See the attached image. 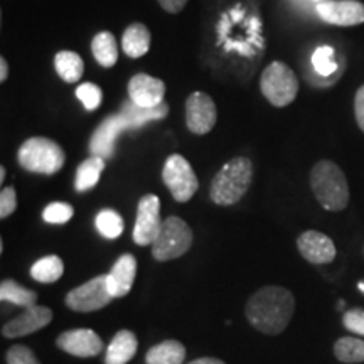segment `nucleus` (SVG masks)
<instances>
[{
  "label": "nucleus",
  "mask_w": 364,
  "mask_h": 364,
  "mask_svg": "<svg viewBox=\"0 0 364 364\" xmlns=\"http://www.w3.org/2000/svg\"><path fill=\"white\" fill-rule=\"evenodd\" d=\"M294 311L295 299L290 290L279 285H267L250 297L245 314L255 329L267 336H277L290 324Z\"/></svg>",
  "instance_id": "nucleus-1"
},
{
  "label": "nucleus",
  "mask_w": 364,
  "mask_h": 364,
  "mask_svg": "<svg viewBox=\"0 0 364 364\" xmlns=\"http://www.w3.org/2000/svg\"><path fill=\"white\" fill-rule=\"evenodd\" d=\"M311 188L327 211H343L349 203V186L344 172L332 161H318L311 171Z\"/></svg>",
  "instance_id": "nucleus-2"
},
{
  "label": "nucleus",
  "mask_w": 364,
  "mask_h": 364,
  "mask_svg": "<svg viewBox=\"0 0 364 364\" xmlns=\"http://www.w3.org/2000/svg\"><path fill=\"white\" fill-rule=\"evenodd\" d=\"M252 179V161L247 157H235L218 171V174L211 182L209 196L218 206H231L247 194Z\"/></svg>",
  "instance_id": "nucleus-3"
},
{
  "label": "nucleus",
  "mask_w": 364,
  "mask_h": 364,
  "mask_svg": "<svg viewBox=\"0 0 364 364\" xmlns=\"http://www.w3.org/2000/svg\"><path fill=\"white\" fill-rule=\"evenodd\" d=\"M22 169L34 174L53 176L65 166V150L53 140L44 136H33L21 145L17 154Z\"/></svg>",
  "instance_id": "nucleus-4"
},
{
  "label": "nucleus",
  "mask_w": 364,
  "mask_h": 364,
  "mask_svg": "<svg viewBox=\"0 0 364 364\" xmlns=\"http://www.w3.org/2000/svg\"><path fill=\"white\" fill-rule=\"evenodd\" d=\"M194 235L191 226L177 216L164 220L161 231L152 243V255L157 262H169L189 252Z\"/></svg>",
  "instance_id": "nucleus-5"
},
{
  "label": "nucleus",
  "mask_w": 364,
  "mask_h": 364,
  "mask_svg": "<svg viewBox=\"0 0 364 364\" xmlns=\"http://www.w3.org/2000/svg\"><path fill=\"white\" fill-rule=\"evenodd\" d=\"M260 88L263 97L273 107L284 108L290 105L299 93V80L295 73L285 63L275 61L262 73Z\"/></svg>",
  "instance_id": "nucleus-6"
},
{
  "label": "nucleus",
  "mask_w": 364,
  "mask_h": 364,
  "mask_svg": "<svg viewBox=\"0 0 364 364\" xmlns=\"http://www.w3.org/2000/svg\"><path fill=\"white\" fill-rule=\"evenodd\" d=\"M162 181L177 203H188L199 188V181L193 167L179 154L171 156L164 164Z\"/></svg>",
  "instance_id": "nucleus-7"
},
{
  "label": "nucleus",
  "mask_w": 364,
  "mask_h": 364,
  "mask_svg": "<svg viewBox=\"0 0 364 364\" xmlns=\"http://www.w3.org/2000/svg\"><path fill=\"white\" fill-rule=\"evenodd\" d=\"M115 299L108 289V277L100 275L68 292L65 302L75 312H95Z\"/></svg>",
  "instance_id": "nucleus-8"
},
{
  "label": "nucleus",
  "mask_w": 364,
  "mask_h": 364,
  "mask_svg": "<svg viewBox=\"0 0 364 364\" xmlns=\"http://www.w3.org/2000/svg\"><path fill=\"white\" fill-rule=\"evenodd\" d=\"M161 220V201L157 196L147 194L139 201L136 220L134 226V241L140 247L152 245L162 228Z\"/></svg>",
  "instance_id": "nucleus-9"
},
{
  "label": "nucleus",
  "mask_w": 364,
  "mask_h": 364,
  "mask_svg": "<svg viewBox=\"0 0 364 364\" xmlns=\"http://www.w3.org/2000/svg\"><path fill=\"white\" fill-rule=\"evenodd\" d=\"M218 110L213 98L203 91H194L186 102V124L196 135H206L215 129Z\"/></svg>",
  "instance_id": "nucleus-10"
},
{
  "label": "nucleus",
  "mask_w": 364,
  "mask_h": 364,
  "mask_svg": "<svg viewBox=\"0 0 364 364\" xmlns=\"http://www.w3.org/2000/svg\"><path fill=\"white\" fill-rule=\"evenodd\" d=\"M316 12L332 26L351 27L364 22V4L358 0H324L317 4Z\"/></svg>",
  "instance_id": "nucleus-11"
},
{
  "label": "nucleus",
  "mask_w": 364,
  "mask_h": 364,
  "mask_svg": "<svg viewBox=\"0 0 364 364\" xmlns=\"http://www.w3.org/2000/svg\"><path fill=\"white\" fill-rule=\"evenodd\" d=\"M132 129L129 118L124 113H118V115L108 117L102 125L98 127L93 136H91L90 142V152L91 156L102 157L107 161L113 156V149H115V140L122 132Z\"/></svg>",
  "instance_id": "nucleus-12"
},
{
  "label": "nucleus",
  "mask_w": 364,
  "mask_h": 364,
  "mask_svg": "<svg viewBox=\"0 0 364 364\" xmlns=\"http://www.w3.org/2000/svg\"><path fill=\"white\" fill-rule=\"evenodd\" d=\"M58 348L76 358H93L103 351V341L91 329H73L58 336Z\"/></svg>",
  "instance_id": "nucleus-13"
},
{
  "label": "nucleus",
  "mask_w": 364,
  "mask_h": 364,
  "mask_svg": "<svg viewBox=\"0 0 364 364\" xmlns=\"http://www.w3.org/2000/svg\"><path fill=\"white\" fill-rule=\"evenodd\" d=\"M53 321V311L44 306L27 307L24 312L19 314L16 318L9 321L2 327V336L7 339L14 338H24V336L33 334L36 331L44 329L49 322Z\"/></svg>",
  "instance_id": "nucleus-14"
},
{
  "label": "nucleus",
  "mask_w": 364,
  "mask_h": 364,
  "mask_svg": "<svg viewBox=\"0 0 364 364\" xmlns=\"http://www.w3.org/2000/svg\"><path fill=\"white\" fill-rule=\"evenodd\" d=\"M299 253L314 265H327L336 258V245L321 231H304L297 240Z\"/></svg>",
  "instance_id": "nucleus-15"
},
{
  "label": "nucleus",
  "mask_w": 364,
  "mask_h": 364,
  "mask_svg": "<svg viewBox=\"0 0 364 364\" xmlns=\"http://www.w3.org/2000/svg\"><path fill=\"white\" fill-rule=\"evenodd\" d=\"M164 95H166V85L162 80L154 78V76L135 75L129 83V97L130 102L142 108H154L164 103Z\"/></svg>",
  "instance_id": "nucleus-16"
},
{
  "label": "nucleus",
  "mask_w": 364,
  "mask_h": 364,
  "mask_svg": "<svg viewBox=\"0 0 364 364\" xmlns=\"http://www.w3.org/2000/svg\"><path fill=\"white\" fill-rule=\"evenodd\" d=\"M108 289L115 299L125 297L134 287L136 277V260L134 255L125 253L115 262L108 273Z\"/></svg>",
  "instance_id": "nucleus-17"
},
{
  "label": "nucleus",
  "mask_w": 364,
  "mask_h": 364,
  "mask_svg": "<svg viewBox=\"0 0 364 364\" xmlns=\"http://www.w3.org/2000/svg\"><path fill=\"white\" fill-rule=\"evenodd\" d=\"M139 341L132 331H118L105 354V364H127L135 356Z\"/></svg>",
  "instance_id": "nucleus-18"
},
{
  "label": "nucleus",
  "mask_w": 364,
  "mask_h": 364,
  "mask_svg": "<svg viewBox=\"0 0 364 364\" xmlns=\"http://www.w3.org/2000/svg\"><path fill=\"white\" fill-rule=\"evenodd\" d=\"M186 359V348L176 339L162 341L149 349L145 364H182Z\"/></svg>",
  "instance_id": "nucleus-19"
},
{
  "label": "nucleus",
  "mask_w": 364,
  "mask_h": 364,
  "mask_svg": "<svg viewBox=\"0 0 364 364\" xmlns=\"http://www.w3.org/2000/svg\"><path fill=\"white\" fill-rule=\"evenodd\" d=\"M124 51L129 58H142L150 48V33L144 24H132L124 33Z\"/></svg>",
  "instance_id": "nucleus-20"
},
{
  "label": "nucleus",
  "mask_w": 364,
  "mask_h": 364,
  "mask_svg": "<svg viewBox=\"0 0 364 364\" xmlns=\"http://www.w3.org/2000/svg\"><path fill=\"white\" fill-rule=\"evenodd\" d=\"M105 169V159L91 156L80 164L78 171H76V182L75 188L78 193H85V191L93 189L98 184L100 176Z\"/></svg>",
  "instance_id": "nucleus-21"
},
{
  "label": "nucleus",
  "mask_w": 364,
  "mask_h": 364,
  "mask_svg": "<svg viewBox=\"0 0 364 364\" xmlns=\"http://www.w3.org/2000/svg\"><path fill=\"white\" fill-rule=\"evenodd\" d=\"M65 273V263L56 255H48L38 260L31 268V277L39 284H54Z\"/></svg>",
  "instance_id": "nucleus-22"
},
{
  "label": "nucleus",
  "mask_w": 364,
  "mask_h": 364,
  "mask_svg": "<svg viewBox=\"0 0 364 364\" xmlns=\"http://www.w3.org/2000/svg\"><path fill=\"white\" fill-rule=\"evenodd\" d=\"M122 113L129 118L132 129H135V127L149 124V122L152 120H162V118L169 113V107H167L166 103H161L159 107L154 108H142L134 102H127L124 103V107H122Z\"/></svg>",
  "instance_id": "nucleus-23"
},
{
  "label": "nucleus",
  "mask_w": 364,
  "mask_h": 364,
  "mask_svg": "<svg viewBox=\"0 0 364 364\" xmlns=\"http://www.w3.org/2000/svg\"><path fill=\"white\" fill-rule=\"evenodd\" d=\"M91 51L93 56L103 68H112L115 66L118 59V48H117V39L112 33H100L91 41Z\"/></svg>",
  "instance_id": "nucleus-24"
},
{
  "label": "nucleus",
  "mask_w": 364,
  "mask_h": 364,
  "mask_svg": "<svg viewBox=\"0 0 364 364\" xmlns=\"http://www.w3.org/2000/svg\"><path fill=\"white\" fill-rule=\"evenodd\" d=\"M54 65H56L58 75L61 76V80H65L66 83H76V81L83 76V59H81L80 54L73 51L58 53L56 59H54Z\"/></svg>",
  "instance_id": "nucleus-25"
},
{
  "label": "nucleus",
  "mask_w": 364,
  "mask_h": 364,
  "mask_svg": "<svg viewBox=\"0 0 364 364\" xmlns=\"http://www.w3.org/2000/svg\"><path fill=\"white\" fill-rule=\"evenodd\" d=\"M0 300L2 302H11L14 306L19 307H33L38 300V294L33 290L26 289L14 280H4L0 285Z\"/></svg>",
  "instance_id": "nucleus-26"
},
{
  "label": "nucleus",
  "mask_w": 364,
  "mask_h": 364,
  "mask_svg": "<svg viewBox=\"0 0 364 364\" xmlns=\"http://www.w3.org/2000/svg\"><path fill=\"white\" fill-rule=\"evenodd\" d=\"M334 354L341 363H364V339L341 338L334 344Z\"/></svg>",
  "instance_id": "nucleus-27"
},
{
  "label": "nucleus",
  "mask_w": 364,
  "mask_h": 364,
  "mask_svg": "<svg viewBox=\"0 0 364 364\" xmlns=\"http://www.w3.org/2000/svg\"><path fill=\"white\" fill-rule=\"evenodd\" d=\"M97 230L107 240H115L124 231V220L113 209H103L97 216Z\"/></svg>",
  "instance_id": "nucleus-28"
},
{
  "label": "nucleus",
  "mask_w": 364,
  "mask_h": 364,
  "mask_svg": "<svg viewBox=\"0 0 364 364\" xmlns=\"http://www.w3.org/2000/svg\"><path fill=\"white\" fill-rule=\"evenodd\" d=\"M312 66L317 75L329 78L338 71V63L334 59V49L331 46H318L312 54Z\"/></svg>",
  "instance_id": "nucleus-29"
},
{
  "label": "nucleus",
  "mask_w": 364,
  "mask_h": 364,
  "mask_svg": "<svg viewBox=\"0 0 364 364\" xmlns=\"http://www.w3.org/2000/svg\"><path fill=\"white\" fill-rule=\"evenodd\" d=\"M73 208L68 203H51L44 209L43 218L49 225H63L73 218Z\"/></svg>",
  "instance_id": "nucleus-30"
},
{
  "label": "nucleus",
  "mask_w": 364,
  "mask_h": 364,
  "mask_svg": "<svg viewBox=\"0 0 364 364\" xmlns=\"http://www.w3.org/2000/svg\"><path fill=\"white\" fill-rule=\"evenodd\" d=\"M76 97L81 100V103L85 105L86 110L91 112V110H97L100 107V103H102L103 100V93L97 85L83 83L78 86V90H76Z\"/></svg>",
  "instance_id": "nucleus-31"
},
{
  "label": "nucleus",
  "mask_w": 364,
  "mask_h": 364,
  "mask_svg": "<svg viewBox=\"0 0 364 364\" xmlns=\"http://www.w3.org/2000/svg\"><path fill=\"white\" fill-rule=\"evenodd\" d=\"M7 364H41L27 346H12L7 351Z\"/></svg>",
  "instance_id": "nucleus-32"
},
{
  "label": "nucleus",
  "mask_w": 364,
  "mask_h": 364,
  "mask_svg": "<svg viewBox=\"0 0 364 364\" xmlns=\"http://www.w3.org/2000/svg\"><path fill=\"white\" fill-rule=\"evenodd\" d=\"M343 324L348 331H351L353 334L363 336L364 338V311L363 309H353L348 311L343 317Z\"/></svg>",
  "instance_id": "nucleus-33"
},
{
  "label": "nucleus",
  "mask_w": 364,
  "mask_h": 364,
  "mask_svg": "<svg viewBox=\"0 0 364 364\" xmlns=\"http://www.w3.org/2000/svg\"><path fill=\"white\" fill-rule=\"evenodd\" d=\"M17 208V196L16 189L12 186L9 188H4L2 193H0V218L6 220L7 216H11Z\"/></svg>",
  "instance_id": "nucleus-34"
},
{
  "label": "nucleus",
  "mask_w": 364,
  "mask_h": 364,
  "mask_svg": "<svg viewBox=\"0 0 364 364\" xmlns=\"http://www.w3.org/2000/svg\"><path fill=\"white\" fill-rule=\"evenodd\" d=\"M354 115H356L358 127L364 132V85L358 90L354 97Z\"/></svg>",
  "instance_id": "nucleus-35"
},
{
  "label": "nucleus",
  "mask_w": 364,
  "mask_h": 364,
  "mask_svg": "<svg viewBox=\"0 0 364 364\" xmlns=\"http://www.w3.org/2000/svg\"><path fill=\"white\" fill-rule=\"evenodd\" d=\"M159 4H161V7L166 12L177 14V12H181L182 9L186 7L188 0H159Z\"/></svg>",
  "instance_id": "nucleus-36"
},
{
  "label": "nucleus",
  "mask_w": 364,
  "mask_h": 364,
  "mask_svg": "<svg viewBox=\"0 0 364 364\" xmlns=\"http://www.w3.org/2000/svg\"><path fill=\"white\" fill-rule=\"evenodd\" d=\"M188 364H225V363H223L221 359H216V358H199Z\"/></svg>",
  "instance_id": "nucleus-37"
},
{
  "label": "nucleus",
  "mask_w": 364,
  "mask_h": 364,
  "mask_svg": "<svg viewBox=\"0 0 364 364\" xmlns=\"http://www.w3.org/2000/svg\"><path fill=\"white\" fill-rule=\"evenodd\" d=\"M9 75V66L7 61L4 58H0V81H6Z\"/></svg>",
  "instance_id": "nucleus-38"
},
{
  "label": "nucleus",
  "mask_w": 364,
  "mask_h": 364,
  "mask_svg": "<svg viewBox=\"0 0 364 364\" xmlns=\"http://www.w3.org/2000/svg\"><path fill=\"white\" fill-rule=\"evenodd\" d=\"M4 179H6V169H4V167H0V181L4 182Z\"/></svg>",
  "instance_id": "nucleus-39"
},
{
  "label": "nucleus",
  "mask_w": 364,
  "mask_h": 364,
  "mask_svg": "<svg viewBox=\"0 0 364 364\" xmlns=\"http://www.w3.org/2000/svg\"><path fill=\"white\" fill-rule=\"evenodd\" d=\"M358 287H359V290H361V292H364V282H359Z\"/></svg>",
  "instance_id": "nucleus-40"
},
{
  "label": "nucleus",
  "mask_w": 364,
  "mask_h": 364,
  "mask_svg": "<svg viewBox=\"0 0 364 364\" xmlns=\"http://www.w3.org/2000/svg\"><path fill=\"white\" fill-rule=\"evenodd\" d=\"M312 2H317L318 4V2H324V0H312Z\"/></svg>",
  "instance_id": "nucleus-41"
}]
</instances>
